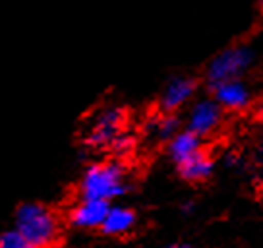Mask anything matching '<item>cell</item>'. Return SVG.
Wrapping results in <instances>:
<instances>
[{
  "label": "cell",
  "instance_id": "6da1fadb",
  "mask_svg": "<svg viewBox=\"0 0 263 248\" xmlns=\"http://www.w3.org/2000/svg\"><path fill=\"white\" fill-rule=\"evenodd\" d=\"M255 62H257V50L254 45L250 43L230 45L209 58L203 72L205 85L211 90L229 80H242L255 66Z\"/></svg>",
  "mask_w": 263,
  "mask_h": 248
},
{
  "label": "cell",
  "instance_id": "7a4b0ae2",
  "mask_svg": "<svg viewBox=\"0 0 263 248\" xmlns=\"http://www.w3.org/2000/svg\"><path fill=\"white\" fill-rule=\"evenodd\" d=\"M16 229L35 248H52L60 242V221L50 207L43 204H24L16 211Z\"/></svg>",
  "mask_w": 263,
  "mask_h": 248
},
{
  "label": "cell",
  "instance_id": "3957f363",
  "mask_svg": "<svg viewBox=\"0 0 263 248\" xmlns=\"http://www.w3.org/2000/svg\"><path fill=\"white\" fill-rule=\"evenodd\" d=\"M128 182L126 171L118 161H101L85 169L80 181V196L82 200H101L110 202L126 194Z\"/></svg>",
  "mask_w": 263,
  "mask_h": 248
},
{
  "label": "cell",
  "instance_id": "277c9868",
  "mask_svg": "<svg viewBox=\"0 0 263 248\" xmlns=\"http://www.w3.org/2000/svg\"><path fill=\"white\" fill-rule=\"evenodd\" d=\"M124 122H126V111L122 107L108 105L99 109L87 124L83 141L91 148H108L122 134Z\"/></svg>",
  "mask_w": 263,
  "mask_h": 248
},
{
  "label": "cell",
  "instance_id": "5b68a950",
  "mask_svg": "<svg viewBox=\"0 0 263 248\" xmlns=\"http://www.w3.org/2000/svg\"><path fill=\"white\" fill-rule=\"evenodd\" d=\"M222 120H224V111L211 95L194 101L186 111V118H184L186 130L199 136L201 140L213 136L222 126Z\"/></svg>",
  "mask_w": 263,
  "mask_h": 248
},
{
  "label": "cell",
  "instance_id": "8992f818",
  "mask_svg": "<svg viewBox=\"0 0 263 248\" xmlns=\"http://www.w3.org/2000/svg\"><path fill=\"white\" fill-rule=\"evenodd\" d=\"M197 93V80L192 76H174L164 83L161 97H159V107L161 113L176 115L180 109L190 107L194 103V97Z\"/></svg>",
  "mask_w": 263,
  "mask_h": 248
},
{
  "label": "cell",
  "instance_id": "52a82bcc",
  "mask_svg": "<svg viewBox=\"0 0 263 248\" xmlns=\"http://www.w3.org/2000/svg\"><path fill=\"white\" fill-rule=\"evenodd\" d=\"M209 93L224 113H244L254 105V90L244 78L219 83L211 87Z\"/></svg>",
  "mask_w": 263,
  "mask_h": 248
},
{
  "label": "cell",
  "instance_id": "ba28073f",
  "mask_svg": "<svg viewBox=\"0 0 263 248\" xmlns=\"http://www.w3.org/2000/svg\"><path fill=\"white\" fill-rule=\"evenodd\" d=\"M108 209H110L108 202L80 200L70 211V221L78 229H101L107 219Z\"/></svg>",
  "mask_w": 263,
  "mask_h": 248
},
{
  "label": "cell",
  "instance_id": "9c48e42d",
  "mask_svg": "<svg viewBox=\"0 0 263 248\" xmlns=\"http://www.w3.org/2000/svg\"><path fill=\"white\" fill-rule=\"evenodd\" d=\"M199 151H203V140L186 128H182L173 140L166 141V153L176 163V167L182 165L184 161H188L190 157L197 155Z\"/></svg>",
  "mask_w": 263,
  "mask_h": 248
},
{
  "label": "cell",
  "instance_id": "30bf717a",
  "mask_svg": "<svg viewBox=\"0 0 263 248\" xmlns=\"http://www.w3.org/2000/svg\"><path fill=\"white\" fill-rule=\"evenodd\" d=\"M134 227H136V214L130 207L110 206L101 231L105 235H110V237H122L126 233H130Z\"/></svg>",
  "mask_w": 263,
  "mask_h": 248
},
{
  "label": "cell",
  "instance_id": "8fae6325",
  "mask_svg": "<svg viewBox=\"0 0 263 248\" xmlns=\"http://www.w3.org/2000/svg\"><path fill=\"white\" fill-rule=\"evenodd\" d=\"M215 169V161L213 157L205 153V151H199L197 155L190 157L188 161H184L182 165H178V173L184 181L188 182H201L207 181L211 174H213Z\"/></svg>",
  "mask_w": 263,
  "mask_h": 248
},
{
  "label": "cell",
  "instance_id": "7c38bea8",
  "mask_svg": "<svg viewBox=\"0 0 263 248\" xmlns=\"http://www.w3.org/2000/svg\"><path fill=\"white\" fill-rule=\"evenodd\" d=\"M180 130H182L180 118L176 115H168V113H161V115H157V116H151L147 120V124H145L147 136L157 141L173 140Z\"/></svg>",
  "mask_w": 263,
  "mask_h": 248
},
{
  "label": "cell",
  "instance_id": "4fadbf2b",
  "mask_svg": "<svg viewBox=\"0 0 263 248\" xmlns=\"http://www.w3.org/2000/svg\"><path fill=\"white\" fill-rule=\"evenodd\" d=\"M0 248H35L17 229H10L0 235Z\"/></svg>",
  "mask_w": 263,
  "mask_h": 248
},
{
  "label": "cell",
  "instance_id": "5bb4252c",
  "mask_svg": "<svg viewBox=\"0 0 263 248\" xmlns=\"http://www.w3.org/2000/svg\"><path fill=\"white\" fill-rule=\"evenodd\" d=\"M134 144V140H132L130 136H124V134H120L118 138H116V141L110 146V148L115 149L116 153H126L128 149H130V146Z\"/></svg>",
  "mask_w": 263,
  "mask_h": 248
},
{
  "label": "cell",
  "instance_id": "9a60e30c",
  "mask_svg": "<svg viewBox=\"0 0 263 248\" xmlns=\"http://www.w3.org/2000/svg\"><path fill=\"white\" fill-rule=\"evenodd\" d=\"M255 157H257V161L263 163V132L259 134V138L255 141Z\"/></svg>",
  "mask_w": 263,
  "mask_h": 248
},
{
  "label": "cell",
  "instance_id": "2e32d148",
  "mask_svg": "<svg viewBox=\"0 0 263 248\" xmlns=\"http://www.w3.org/2000/svg\"><path fill=\"white\" fill-rule=\"evenodd\" d=\"M255 115H257V120L263 122V101L261 103H257V107H255Z\"/></svg>",
  "mask_w": 263,
  "mask_h": 248
},
{
  "label": "cell",
  "instance_id": "e0dca14e",
  "mask_svg": "<svg viewBox=\"0 0 263 248\" xmlns=\"http://www.w3.org/2000/svg\"><path fill=\"white\" fill-rule=\"evenodd\" d=\"M171 248H190V246H184V244H176V246H171Z\"/></svg>",
  "mask_w": 263,
  "mask_h": 248
},
{
  "label": "cell",
  "instance_id": "ac0fdd59",
  "mask_svg": "<svg viewBox=\"0 0 263 248\" xmlns=\"http://www.w3.org/2000/svg\"><path fill=\"white\" fill-rule=\"evenodd\" d=\"M259 4H261V8H263V0H259Z\"/></svg>",
  "mask_w": 263,
  "mask_h": 248
}]
</instances>
